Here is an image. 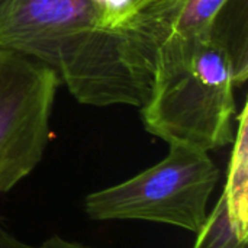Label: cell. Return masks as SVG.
I'll return each mask as SVG.
<instances>
[{"instance_id":"1","label":"cell","mask_w":248,"mask_h":248,"mask_svg":"<svg viewBox=\"0 0 248 248\" xmlns=\"http://www.w3.org/2000/svg\"><path fill=\"white\" fill-rule=\"evenodd\" d=\"M0 49L51 68L83 105L141 108L151 92L131 0H0Z\"/></svg>"},{"instance_id":"2","label":"cell","mask_w":248,"mask_h":248,"mask_svg":"<svg viewBox=\"0 0 248 248\" xmlns=\"http://www.w3.org/2000/svg\"><path fill=\"white\" fill-rule=\"evenodd\" d=\"M247 0H230L212 28L169 38L154 58L144 128L169 145L212 151L232 144L237 86L248 76Z\"/></svg>"},{"instance_id":"3","label":"cell","mask_w":248,"mask_h":248,"mask_svg":"<svg viewBox=\"0 0 248 248\" xmlns=\"http://www.w3.org/2000/svg\"><path fill=\"white\" fill-rule=\"evenodd\" d=\"M219 179L209 153L170 145L169 154L140 174L86 196L84 211L96 221L138 219L198 234Z\"/></svg>"},{"instance_id":"4","label":"cell","mask_w":248,"mask_h":248,"mask_svg":"<svg viewBox=\"0 0 248 248\" xmlns=\"http://www.w3.org/2000/svg\"><path fill=\"white\" fill-rule=\"evenodd\" d=\"M60 84L51 68L0 49V193L39 164Z\"/></svg>"},{"instance_id":"5","label":"cell","mask_w":248,"mask_h":248,"mask_svg":"<svg viewBox=\"0 0 248 248\" xmlns=\"http://www.w3.org/2000/svg\"><path fill=\"white\" fill-rule=\"evenodd\" d=\"M237 131L232 141V153L228 166L227 183L224 195L227 198L228 209L238 231L248 235V106L244 103L240 113H237Z\"/></svg>"},{"instance_id":"6","label":"cell","mask_w":248,"mask_h":248,"mask_svg":"<svg viewBox=\"0 0 248 248\" xmlns=\"http://www.w3.org/2000/svg\"><path fill=\"white\" fill-rule=\"evenodd\" d=\"M228 1L230 0H183L171 17L163 41L169 38L190 39L206 33Z\"/></svg>"},{"instance_id":"7","label":"cell","mask_w":248,"mask_h":248,"mask_svg":"<svg viewBox=\"0 0 248 248\" xmlns=\"http://www.w3.org/2000/svg\"><path fill=\"white\" fill-rule=\"evenodd\" d=\"M183 0H131L135 28L154 57Z\"/></svg>"},{"instance_id":"8","label":"cell","mask_w":248,"mask_h":248,"mask_svg":"<svg viewBox=\"0 0 248 248\" xmlns=\"http://www.w3.org/2000/svg\"><path fill=\"white\" fill-rule=\"evenodd\" d=\"M247 237H244L234 224L227 198L224 192L215 203L214 211L208 215L205 224L198 232L193 248H246Z\"/></svg>"},{"instance_id":"9","label":"cell","mask_w":248,"mask_h":248,"mask_svg":"<svg viewBox=\"0 0 248 248\" xmlns=\"http://www.w3.org/2000/svg\"><path fill=\"white\" fill-rule=\"evenodd\" d=\"M0 248H90L87 246H83L76 241H70L61 237H49L45 241L39 244H29L25 243L15 235H12L9 231H6L3 227H0Z\"/></svg>"}]
</instances>
